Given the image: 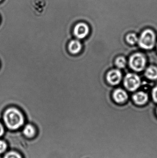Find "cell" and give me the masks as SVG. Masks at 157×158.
Segmentation results:
<instances>
[{"mask_svg":"<svg viewBox=\"0 0 157 158\" xmlns=\"http://www.w3.org/2000/svg\"><path fill=\"white\" fill-rule=\"evenodd\" d=\"M126 64V59L122 56L117 58L116 60V65L119 68H124Z\"/></svg>","mask_w":157,"mask_h":158,"instance_id":"13","label":"cell"},{"mask_svg":"<svg viewBox=\"0 0 157 158\" xmlns=\"http://www.w3.org/2000/svg\"><path fill=\"white\" fill-rule=\"evenodd\" d=\"M145 57L141 53H135L131 56L129 64L131 68L136 71H141L144 69L146 65Z\"/></svg>","mask_w":157,"mask_h":158,"instance_id":"3","label":"cell"},{"mask_svg":"<svg viewBox=\"0 0 157 158\" xmlns=\"http://www.w3.org/2000/svg\"><path fill=\"white\" fill-rule=\"evenodd\" d=\"M23 132L27 137L29 138L33 137L35 133V128L30 124H28L24 128Z\"/></svg>","mask_w":157,"mask_h":158,"instance_id":"11","label":"cell"},{"mask_svg":"<svg viewBox=\"0 0 157 158\" xmlns=\"http://www.w3.org/2000/svg\"><path fill=\"white\" fill-rule=\"evenodd\" d=\"M122 75L120 71L118 69L111 70L108 73L107 79L108 82L112 85L118 84L121 80Z\"/></svg>","mask_w":157,"mask_h":158,"instance_id":"6","label":"cell"},{"mask_svg":"<svg viewBox=\"0 0 157 158\" xmlns=\"http://www.w3.org/2000/svg\"><path fill=\"white\" fill-rule=\"evenodd\" d=\"M126 40L129 44H134L136 43L138 41V38L136 34L134 33H130L127 35L126 37Z\"/></svg>","mask_w":157,"mask_h":158,"instance_id":"12","label":"cell"},{"mask_svg":"<svg viewBox=\"0 0 157 158\" xmlns=\"http://www.w3.org/2000/svg\"><path fill=\"white\" fill-rule=\"evenodd\" d=\"M145 75L148 79L155 80L157 79V68L155 66H150L147 69Z\"/></svg>","mask_w":157,"mask_h":158,"instance_id":"10","label":"cell"},{"mask_svg":"<svg viewBox=\"0 0 157 158\" xmlns=\"http://www.w3.org/2000/svg\"><path fill=\"white\" fill-rule=\"evenodd\" d=\"M82 44L78 40H73L69 43L68 50L73 54H77L81 51Z\"/></svg>","mask_w":157,"mask_h":158,"instance_id":"8","label":"cell"},{"mask_svg":"<svg viewBox=\"0 0 157 158\" xmlns=\"http://www.w3.org/2000/svg\"><path fill=\"white\" fill-rule=\"evenodd\" d=\"M89 31V29L88 25L82 22L77 24L74 29V34L78 39H83L85 38Z\"/></svg>","mask_w":157,"mask_h":158,"instance_id":"5","label":"cell"},{"mask_svg":"<svg viewBox=\"0 0 157 158\" xmlns=\"http://www.w3.org/2000/svg\"><path fill=\"white\" fill-rule=\"evenodd\" d=\"M6 148V143L4 141H0V154L3 153Z\"/></svg>","mask_w":157,"mask_h":158,"instance_id":"15","label":"cell"},{"mask_svg":"<svg viewBox=\"0 0 157 158\" xmlns=\"http://www.w3.org/2000/svg\"><path fill=\"white\" fill-rule=\"evenodd\" d=\"M113 98L117 103H122L127 100L128 95L124 90L118 89L113 93Z\"/></svg>","mask_w":157,"mask_h":158,"instance_id":"7","label":"cell"},{"mask_svg":"<svg viewBox=\"0 0 157 158\" xmlns=\"http://www.w3.org/2000/svg\"><path fill=\"white\" fill-rule=\"evenodd\" d=\"M4 130L2 124L0 123V136L2 135L4 133Z\"/></svg>","mask_w":157,"mask_h":158,"instance_id":"17","label":"cell"},{"mask_svg":"<svg viewBox=\"0 0 157 158\" xmlns=\"http://www.w3.org/2000/svg\"><path fill=\"white\" fill-rule=\"evenodd\" d=\"M140 84L141 80L136 74L132 73L127 74L124 78V85L129 91H135L140 86Z\"/></svg>","mask_w":157,"mask_h":158,"instance_id":"4","label":"cell"},{"mask_svg":"<svg viewBox=\"0 0 157 158\" xmlns=\"http://www.w3.org/2000/svg\"><path fill=\"white\" fill-rule=\"evenodd\" d=\"M156 37L153 31L146 30L143 31L139 40V45L147 50L152 49L155 43Z\"/></svg>","mask_w":157,"mask_h":158,"instance_id":"2","label":"cell"},{"mask_svg":"<svg viewBox=\"0 0 157 158\" xmlns=\"http://www.w3.org/2000/svg\"><path fill=\"white\" fill-rule=\"evenodd\" d=\"M152 96L154 101L157 103V86L153 89Z\"/></svg>","mask_w":157,"mask_h":158,"instance_id":"16","label":"cell"},{"mask_svg":"<svg viewBox=\"0 0 157 158\" xmlns=\"http://www.w3.org/2000/svg\"><path fill=\"white\" fill-rule=\"evenodd\" d=\"M133 98L137 105H144L148 100V96L144 92H139L134 95Z\"/></svg>","mask_w":157,"mask_h":158,"instance_id":"9","label":"cell"},{"mask_svg":"<svg viewBox=\"0 0 157 158\" xmlns=\"http://www.w3.org/2000/svg\"><path fill=\"white\" fill-rule=\"evenodd\" d=\"M1 1H2V0H0V2H1Z\"/></svg>","mask_w":157,"mask_h":158,"instance_id":"18","label":"cell"},{"mask_svg":"<svg viewBox=\"0 0 157 158\" xmlns=\"http://www.w3.org/2000/svg\"><path fill=\"white\" fill-rule=\"evenodd\" d=\"M4 158H22L21 156L14 152H10L7 153L5 156Z\"/></svg>","mask_w":157,"mask_h":158,"instance_id":"14","label":"cell"},{"mask_svg":"<svg viewBox=\"0 0 157 158\" xmlns=\"http://www.w3.org/2000/svg\"></svg>","mask_w":157,"mask_h":158,"instance_id":"19","label":"cell"},{"mask_svg":"<svg viewBox=\"0 0 157 158\" xmlns=\"http://www.w3.org/2000/svg\"><path fill=\"white\" fill-rule=\"evenodd\" d=\"M3 118L6 125L11 130L18 129L24 122L23 114L15 108L7 109L4 114Z\"/></svg>","mask_w":157,"mask_h":158,"instance_id":"1","label":"cell"}]
</instances>
